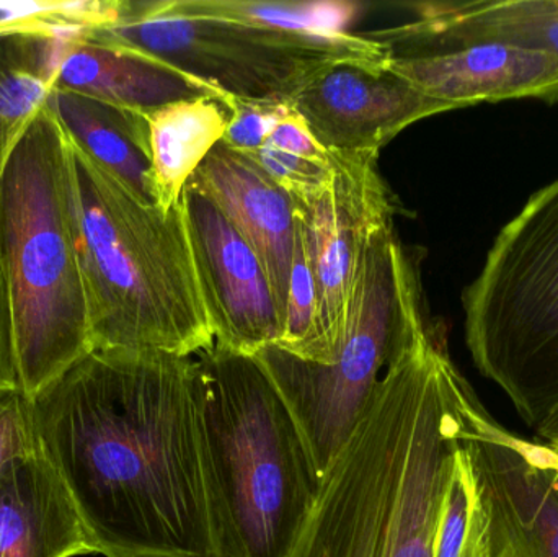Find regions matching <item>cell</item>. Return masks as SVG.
<instances>
[{
  "mask_svg": "<svg viewBox=\"0 0 558 557\" xmlns=\"http://www.w3.org/2000/svg\"><path fill=\"white\" fill-rule=\"evenodd\" d=\"M327 185L295 202L317 296V362L330 365L347 327L361 258L377 229L396 222L399 199L374 154L328 153Z\"/></svg>",
  "mask_w": 558,
  "mask_h": 557,
  "instance_id": "9c48e42d",
  "label": "cell"
},
{
  "mask_svg": "<svg viewBox=\"0 0 558 557\" xmlns=\"http://www.w3.org/2000/svg\"><path fill=\"white\" fill-rule=\"evenodd\" d=\"M203 470L218 557H289L322 477L298 421L255 356H195Z\"/></svg>",
  "mask_w": 558,
  "mask_h": 557,
  "instance_id": "277c9868",
  "label": "cell"
},
{
  "mask_svg": "<svg viewBox=\"0 0 558 557\" xmlns=\"http://www.w3.org/2000/svg\"><path fill=\"white\" fill-rule=\"evenodd\" d=\"M68 180L92 349H211L182 203L144 202L69 136Z\"/></svg>",
  "mask_w": 558,
  "mask_h": 557,
  "instance_id": "3957f363",
  "label": "cell"
},
{
  "mask_svg": "<svg viewBox=\"0 0 558 557\" xmlns=\"http://www.w3.org/2000/svg\"><path fill=\"white\" fill-rule=\"evenodd\" d=\"M46 460L107 557H218L195 356L92 349L33 396Z\"/></svg>",
  "mask_w": 558,
  "mask_h": 557,
  "instance_id": "6da1fadb",
  "label": "cell"
},
{
  "mask_svg": "<svg viewBox=\"0 0 558 557\" xmlns=\"http://www.w3.org/2000/svg\"><path fill=\"white\" fill-rule=\"evenodd\" d=\"M433 557H492L490 510L464 444L456 453Z\"/></svg>",
  "mask_w": 558,
  "mask_h": 557,
  "instance_id": "7402d4cb",
  "label": "cell"
},
{
  "mask_svg": "<svg viewBox=\"0 0 558 557\" xmlns=\"http://www.w3.org/2000/svg\"><path fill=\"white\" fill-rule=\"evenodd\" d=\"M45 104L77 146L134 195L157 205L146 114L59 88H51Z\"/></svg>",
  "mask_w": 558,
  "mask_h": 557,
  "instance_id": "ac0fdd59",
  "label": "cell"
},
{
  "mask_svg": "<svg viewBox=\"0 0 558 557\" xmlns=\"http://www.w3.org/2000/svg\"><path fill=\"white\" fill-rule=\"evenodd\" d=\"M232 118L222 143L239 153L260 149L270 140L271 133L289 105L254 104V101L229 100Z\"/></svg>",
  "mask_w": 558,
  "mask_h": 557,
  "instance_id": "4316f807",
  "label": "cell"
},
{
  "mask_svg": "<svg viewBox=\"0 0 558 557\" xmlns=\"http://www.w3.org/2000/svg\"><path fill=\"white\" fill-rule=\"evenodd\" d=\"M267 144L279 150H284V153L304 157V159L328 162V150L318 144L314 134L308 130L307 123L302 120L301 114L292 110L291 105H289L288 113L279 120Z\"/></svg>",
  "mask_w": 558,
  "mask_h": 557,
  "instance_id": "83f0119b",
  "label": "cell"
},
{
  "mask_svg": "<svg viewBox=\"0 0 558 557\" xmlns=\"http://www.w3.org/2000/svg\"><path fill=\"white\" fill-rule=\"evenodd\" d=\"M289 105L328 153L374 156L410 124L458 110L429 97L386 64L367 62L331 65Z\"/></svg>",
  "mask_w": 558,
  "mask_h": 557,
  "instance_id": "8fae6325",
  "label": "cell"
},
{
  "mask_svg": "<svg viewBox=\"0 0 558 557\" xmlns=\"http://www.w3.org/2000/svg\"><path fill=\"white\" fill-rule=\"evenodd\" d=\"M163 15L231 20L295 35L348 33L360 7L350 2H244V0H157Z\"/></svg>",
  "mask_w": 558,
  "mask_h": 557,
  "instance_id": "44dd1931",
  "label": "cell"
},
{
  "mask_svg": "<svg viewBox=\"0 0 558 557\" xmlns=\"http://www.w3.org/2000/svg\"><path fill=\"white\" fill-rule=\"evenodd\" d=\"M541 438H544V440H550V438L556 437L558 435V415L556 419H554L553 422H550L549 425H547L544 431H541L539 434Z\"/></svg>",
  "mask_w": 558,
  "mask_h": 557,
  "instance_id": "4dcf8cb0",
  "label": "cell"
},
{
  "mask_svg": "<svg viewBox=\"0 0 558 557\" xmlns=\"http://www.w3.org/2000/svg\"><path fill=\"white\" fill-rule=\"evenodd\" d=\"M88 28L20 29L0 35V170L52 88L59 39Z\"/></svg>",
  "mask_w": 558,
  "mask_h": 557,
  "instance_id": "ffe728a7",
  "label": "cell"
},
{
  "mask_svg": "<svg viewBox=\"0 0 558 557\" xmlns=\"http://www.w3.org/2000/svg\"><path fill=\"white\" fill-rule=\"evenodd\" d=\"M387 68L456 108L537 98L558 101V58L498 43L389 58Z\"/></svg>",
  "mask_w": 558,
  "mask_h": 557,
  "instance_id": "4fadbf2b",
  "label": "cell"
},
{
  "mask_svg": "<svg viewBox=\"0 0 558 557\" xmlns=\"http://www.w3.org/2000/svg\"><path fill=\"white\" fill-rule=\"evenodd\" d=\"M462 307L475 368L539 434L558 415V180L501 229Z\"/></svg>",
  "mask_w": 558,
  "mask_h": 557,
  "instance_id": "52a82bcc",
  "label": "cell"
},
{
  "mask_svg": "<svg viewBox=\"0 0 558 557\" xmlns=\"http://www.w3.org/2000/svg\"><path fill=\"white\" fill-rule=\"evenodd\" d=\"M485 499L490 510L492 557H543L530 536L524 535L497 504L487 496Z\"/></svg>",
  "mask_w": 558,
  "mask_h": 557,
  "instance_id": "f1b7e54d",
  "label": "cell"
},
{
  "mask_svg": "<svg viewBox=\"0 0 558 557\" xmlns=\"http://www.w3.org/2000/svg\"><path fill=\"white\" fill-rule=\"evenodd\" d=\"M244 154L258 164L294 202H302L320 192L330 180V157L328 162H317L284 153L270 144Z\"/></svg>",
  "mask_w": 558,
  "mask_h": 557,
  "instance_id": "d4e9b609",
  "label": "cell"
},
{
  "mask_svg": "<svg viewBox=\"0 0 558 557\" xmlns=\"http://www.w3.org/2000/svg\"><path fill=\"white\" fill-rule=\"evenodd\" d=\"M43 453L32 396L22 388L0 389V471L16 458Z\"/></svg>",
  "mask_w": 558,
  "mask_h": 557,
  "instance_id": "484cf974",
  "label": "cell"
},
{
  "mask_svg": "<svg viewBox=\"0 0 558 557\" xmlns=\"http://www.w3.org/2000/svg\"><path fill=\"white\" fill-rule=\"evenodd\" d=\"M415 19L364 35L397 56L498 43L558 58V0L416 3Z\"/></svg>",
  "mask_w": 558,
  "mask_h": 557,
  "instance_id": "9a60e30c",
  "label": "cell"
},
{
  "mask_svg": "<svg viewBox=\"0 0 558 557\" xmlns=\"http://www.w3.org/2000/svg\"><path fill=\"white\" fill-rule=\"evenodd\" d=\"M97 553L81 513L45 455L16 458L0 471V557Z\"/></svg>",
  "mask_w": 558,
  "mask_h": 557,
  "instance_id": "e0dca14e",
  "label": "cell"
},
{
  "mask_svg": "<svg viewBox=\"0 0 558 557\" xmlns=\"http://www.w3.org/2000/svg\"><path fill=\"white\" fill-rule=\"evenodd\" d=\"M547 445H550L553 447V450L556 451L558 455V435L556 437L550 438V440L546 441Z\"/></svg>",
  "mask_w": 558,
  "mask_h": 557,
  "instance_id": "1f68e13d",
  "label": "cell"
},
{
  "mask_svg": "<svg viewBox=\"0 0 558 557\" xmlns=\"http://www.w3.org/2000/svg\"><path fill=\"white\" fill-rule=\"evenodd\" d=\"M190 182L221 209L260 258L282 324L299 229L294 199L251 157L222 141Z\"/></svg>",
  "mask_w": 558,
  "mask_h": 557,
  "instance_id": "5bb4252c",
  "label": "cell"
},
{
  "mask_svg": "<svg viewBox=\"0 0 558 557\" xmlns=\"http://www.w3.org/2000/svg\"><path fill=\"white\" fill-rule=\"evenodd\" d=\"M277 346L305 362H317V296H315L314 278L308 267L307 255H305L301 221H299L298 238H295L281 336Z\"/></svg>",
  "mask_w": 558,
  "mask_h": 557,
  "instance_id": "603a6c76",
  "label": "cell"
},
{
  "mask_svg": "<svg viewBox=\"0 0 558 557\" xmlns=\"http://www.w3.org/2000/svg\"><path fill=\"white\" fill-rule=\"evenodd\" d=\"M229 100L202 97L146 113L154 192L163 211L179 205L193 173L225 140L232 118Z\"/></svg>",
  "mask_w": 558,
  "mask_h": 557,
  "instance_id": "d6986e66",
  "label": "cell"
},
{
  "mask_svg": "<svg viewBox=\"0 0 558 557\" xmlns=\"http://www.w3.org/2000/svg\"><path fill=\"white\" fill-rule=\"evenodd\" d=\"M468 386L433 323L377 386L289 557H433Z\"/></svg>",
  "mask_w": 558,
  "mask_h": 557,
  "instance_id": "7a4b0ae2",
  "label": "cell"
},
{
  "mask_svg": "<svg viewBox=\"0 0 558 557\" xmlns=\"http://www.w3.org/2000/svg\"><path fill=\"white\" fill-rule=\"evenodd\" d=\"M0 257L20 388L35 396L90 352L68 180V134L46 104L0 170Z\"/></svg>",
  "mask_w": 558,
  "mask_h": 557,
  "instance_id": "5b68a950",
  "label": "cell"
},
{
  "mask_svg": "<svg viewBox=\"0 0 558 557\" xmlns=\"http://www.w3.org/2000/svg\"><path fill=\"white\" fill-rule=\"evenodd\" d=\"M121 0L78 2H0V35L20 29L97 28L114 23Z\"/></svg>",
  "mask_w": 558,
  "mask_h": 557,
  "instance_id": "cb8c5ba5",
  "label": "cell"
},
{
  "mask_svg": "<svg viewBox=\"0 0 558 557\" xmlns=\"http://www.w3.org/2000/svg\"><path fill=\"white\" fill-rule=\"evenodd\" d=\"M462 444L485 496L530 536L543 557H558V455L500 424L465 389Z\"/></svg>",
  "mask_w": 558,
  "mask_h": 557,
  "instance_id": "7c38bea8",
  "label": "cell"
},
{
  "mask_svg": "<svg viewBox=\"0 0 558 557\" xmlns=\"http://www.w3.org/2000/svg\"><path fill=\"white\" fill-rule=\"evenodd\" d=\"M180 203L216 346L248 356L277 346L281 316L254 249L190 180Z\"/></svg>",
  "mask_w": 558,
  "mask_h": 557,
  "instance_id": "30bf717a",
  "label": "cell"
},
{
  "mask_svg": "<svg viewBox=\"0 0 558 557\" xmlns=\"http://www.w3.org/2000/svg\"><path fill=\"white\" fill-rule=\"evenodd\" d=\"M88 38L156 59L232 100L289 105L340 62L383 65L389 52L364 33L295 35L231 20L163 15L154 2H126L120 19Z\"/></svg>",
  "mask_w": 558,
  "mask_h": 557,
  "instance_id": "ba28073f",
  "label": "cell"
},
{
  "mask_svg": "<svg viewBox=\"0 0 558 557\" xmlns=\"http://www.w3.org/2000/svg\"><path fill=\"white\" fill-rule=\"evenodd\" d=\"M52 88L144 114L175 101L229 100L163 62L95 41L87 29L64 33L59 39Z\"/></svg>",
  "mask_w": 558,
  "mask_h": 557,
  "instance_id": "2e32d148",
  "label": "cell"
},
{
  "mask_svg": "<svg viewBox=\"0 0 558 557\" xmlns=\"http://www.w3.org/2000/svg\"><path fill=\"white\" fill-rule=\"evenodd\" d=\"M432 323L420 258L400 241L392 222L377 229L364 251L347 327L330 365L305 362L278 346L255 353L298 421L320 477L386 373Z\"/></svg>",
  "mask_w": 558,
  "mask_h": 557,
  "instance_id": "8992f818",
  "label": "cell"
},
{
  "mask_svg": "<svg viewBox=\"0 0 558 557\" xmlns=\"http://www.w3.org/2000/svg\"><path fill=\"white\" fill-rule=\"evenodd\" d=\"M20 388L9 284L0 257V389Z\"/></svg>",
  "mask_w": 558,
  "mask_h": 557,
  "instance_id": "f546056e",
  "label": "cell"
}]
</instances>
